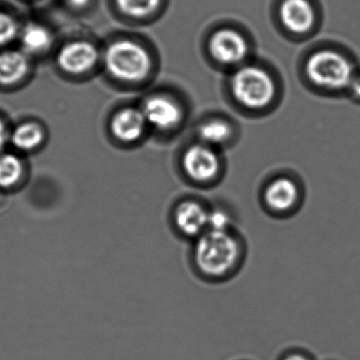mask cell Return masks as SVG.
<instances>
[{
	"instance_id": "cell-1",
	"label": "cell",
	"mask_w": 360,
	"mask_h": 360,
	"mask_svg": "<svg viewBox=\"0 0 360 360\" xmlns=\"http://www.w3.org/2000/svg\"><path fill=\"white\" fill-rule=\"evenodd\" d=\"M161 71V56L149 37L117 31L102 41L101 75L113 89L126 94L153 87Z\"/></svg>"
},
{
	"instance_id": "cell-2",
	"label": "cell",
	"mask_w": 360,
	"mask_h": 360,
	"mask_svg": "<svg viewBox=\"0 0 360 360\" xmlns=\"http://www.w3.org/2000/svg\"><path fill=\"white\" fill-rule=\"evenodd\" d=\"M222 91L225 102L238 115L263 119L279 108L283 79L275 66L256 56L224 75Z\"/></svg>"
},
{
	"instance_id": "cell-3",
	"label": "cell",
	"mask_w": 360,
	"mask_h": 360,
	"mask_svg": "<svg viewBox=\"0 0 360 360\" xmlns=\"http://www.w3.org/2000/svg\"><path fill=\"white\" fill-rule=\"evenodd\" d=\"M357 71L351 54L330 41L311 46L298 63V77L303 87L320 98L347 96Z\"/></svg>"
},
{
	"instance_id": "cell-4",
	"label": "cell",
	"mask_w": 360,
	"mask_h": 360,
	"mask_svg": "<svg viewBox=\"0 0 360 360\" xmlns=\"http://www.w3.org/2000/svg\"><path fill=\"white\" fill-rule=\"evenodd\" d=\"M206 64L223 75L256 58V43L252 33L233 20L212 25L201 41Z\"/></svg>"
},
{
	"instance_id": "cell-5",
	"label": "cell",
	"mask_w": 360,
	"mask_h": 360,
	"mask_svg": "<svg viewBox=\"0 0 360 360\" xmlns=\"http://www.w3.org/2000/svg\"><path fill=\"white\" fill-rule=\"evenodd\" d=\"M139 106L150 134L172 138L180 134L191 117V101L174 86H158L143 92Z\"/></svg>"
},
{
	"instance_id": "cell-6",
	"label": "cell",
	"mask_w": 360,
	"mask_h": 360,
	"mask_svg": "<svg viewBox=\"0 0 360 360\" xmlns=\"http://www.w3.org/2000/svg\"><path fill=\"white\" fill-rule=\"evenodd\" d=\"M52 64L58 77L70 83H86L101 75L102 41L86 35H73L58 41Z\"/></svg>"
},
{
	"instance_id": "cell-7",
	"label": "cell",
	"mask_w": 360,
	"mask_h": 360,
	"mask_svg": "<svg viewBox=\"0 0 360 360\" xmlns=\"http://www.w3.org/2000/svg\"><path fill=\"white\" fill-rule=\"evenodd\" d=\"M319 0H274L271 20L278 32L292 43L313 39L322 26Z\"/></svg>"
},
{
	"instance_id": "cell-8",
	"label": "cell",
	"mask_w": 360,
	"mask_h": 360,
	"mask_svg": "<svg viewBox=\"0 0 360 360\" xmlns=\"http://www.w3.org/2000/svg\"><path fill=\"white\" fill-rule=\"evenodd\" d=\"M239 252L238 242L229 231H207L198 240L195 262L206 275L219 277L235 266Z\"/></svg>"
},
{
	"instance_id": "cell-9",
	"label": "cell",
	"mask_w": 360,
	"mask_h": 360,
	"mask_svg": "<svg viewBox=\"0 0 360 360\" xmlns=\"http://www.w3.org/2000/svg\"><path fill=\"white\" fill-rule=\"evenodd\" d=\"M106 131L111 142L121 147L136 146L150 134L138 102L111 109L106 117Z\"/></svg>"
},
{
	"instance_id": "cell-10",
	"label": "cell",
	"mask_w": 360,
	"mask_h": 360,
	"mask_svg": "<svg viewBox=\"0 0 360 360\" xmlns=\"http://www.w3.org/2000/svg\"><path fill=\"white\" fill-rule=\"evenodd\" d=\"M170 0H108L113 18L129 27H147L159 22Z\"/></svg>"
},
{
	"instance_id": "cell-11",
	"label": "cell",
	"mask_w": 360,
	"mask_h": 360,
	"mask_svg": "<svg viewBox=\"0 0 360 360\" xmlns=\"http://www.w3.org/2000/svg\"><path fill=\"white\" fill-rule=\"evenodd\" d=\"M37 64L18 46L0 50V91L14 92L26 87L34 77Z\"/></svg>"
},
{
	"instance_id": "cell-12",
	"label": "cell",
	"mask_w": 360,
	"mask_h": 360,
	"mask_svg": "<svg viewBox=\"0 0 360 360\" xmlns=\"http://www.w3.org/2000/svg\"><path fill=\"white\" fill-rule=\"evenodd\" d=\"M195 140L221 150L231 146L239 136V125L225 112L205 113L193 126Z\"/></svg>"
},
{
	"instance_id": "cell-13",
	"label": "cell",
	"mask_w": 360,
	"mask_h": 360,
	"mask_svg": "<svg viewBox=\"0 0 360 360\" xmlns=\"http://www.w3.org/2000/svg\"><path fill=\"white\" fill-rule=\"evenodd\" d=\"M58 41L51 25L41 18H31L22 20L16 46L37 63L50 58Z\"/></svg>"
},
{
	"instance_id": "cell-14",
	"label": "cell",
	"mask_w": 360,
	"mask_h": 360,
	"mask_svg": "<svg viewBox=\"0 0 360 360\" xmlns=\"http://www.w3.org/2000/svg\"><path fill=\"white\" fill-rule=\"evenodd\" d=\"M195 140L187 145L182 155V166L187 176L197 182H210L221 172L220 153Z\"/></svg>"
},
{
	"instance_id": "cell-15",
	"label": "cell",
	"mask_w": 360,
	"mask_h": 360,
	"mask_svg": "<svg viewBox=\"0 0 360 360\" xmlns=\"http://www.w3.org/2000/svg\"><path fill=\"white\" fill-rule=\"evenodd\" d=\"M49 138L47 126L37 117H26L11 126L9 144L18 153L41 150Z\"/></svg>"
},
{
	"instance_id": "cell-16",
	"label": "cell",
	"mask_w": 360,
	"mask_h": 360,
	"mask_svg": "<svg viewBox=\"0 0 360 360\" xmlns=\"http://www.w3.org/2000/svg\"><path fill=\"white\" fill-rule=\"evenodd\" d=\"M176 226L189 237L203 235L208 229V212L195 201L182 202L174 212Z\"/></svg>"
},
{
	"instance_id": "cell-17",
	"label": "cell",
	"mask_w": 360,
	"mask_h": 360,
	"mask_svg": "<svg viewBox=\"0 0 360 360\" xmlns=\"http://www.w3.org/2000/svg\"><path fill=\"white\" fill-rule=\"evenodd\" d=\"M298 197V187L294 181L288 178L276 179L264 191L265 203L274 212H285L292 210Z\"/></svg>"
},
{
	"instance_id": "cell-18",
	"label": "cell",
	"mask_w": 360,
	"mask_h": 360,
	"mask_svg": "<svg viewBox=\"0 0 360 360\" xmlns=\"http://www.w3.org/2000/svg\"><path fill=\"white\" fill-rule=\"evenodd\" d=\"M26 166L20 153L16 151L0 153V188L11 189L24 180Z\"/></svg>"
},
{
	"instance_id": "cell-19",
	"label": "cell",
	"mask_w": 360,
	"mask_h": 360,
	"mask_svg": "<svg viewBox=\"0 0 360 360\" xmlns=\"http://www.w3.org/2000/svg\"><path fill=\"white\" fill-rule=\"evenodd\" d=\"M22 20L15 10L0 5V50L18 45Z\"/></svg>"
},
{
	"instance_id": "cell-20",
	"label": "cell",
	"mask_w": 360,
	"mask_h": 360,
	"mask_svg": "<svg viewBox=\"0 0 360 360\" xmlns=\"http://www.w3.org/2000/svg\"><path fill=\"white\" fill-rule=\"evenodd\" d=\"M60 3L71 15L83 16L96 8L98 0H60Z\"/></svg>"
},
{
	"instance_id": "cell-21",
	"label": "cell",
	"mask_w": 360,
	"mask_h": 360,
	"mask_svg": "<svg viewBox=\"0 0 360 360\" xmlns=\"http://www.w3.org/2000/svg\"><path fill=\"white\" fill-rule=\"evenodd\" d=\"M231 223V218L225 210H214L208 212V231H227Z\"/></svg>"
},
{
	"instance_id": "cell-22",
	"label": "cell",
	"mask_w": 360,
	"mask_h": 360,
	"mask_svg": "<svg viewBox=\"0 0 360 360\" xmlns=\"http://www.w3.org/2000/svg\"><path fill=\"white\" fill-rule=\"evenodd\" d=\"M11 126L7 117L4 113L0 112V153L5 151L6 147L9 144Z\"/></svg>"
},
{
	"instance_id": "cell-23",
	"label": "cell",
	"mask_w": 360,
	"mask_h": 360,
	"mask_svg": "<svg viewBox=\"0 0 360 360\" xmlns=\"http://www.w3.org/2000/svg\"><path fill=\"white\" fill-rule=\"evenodd\" d=\"M347 96H349L356 103H360V70L356 72Z\"/></svg>"
},
{
	"instance_id": "cell-24",
	"label": "cell",
	"mask_w": 360,
	"mask_h": 360,
	"mask_svg": "<svg viewBox=\"0 0 360 360\" xmlns=\"http://www.w3.org/2000/svg\"><path fill=\"white\" fill-rule=\"evenodd\" d=\"M20 1L29 6H41L48 3L49 0H20Z\"/></svg>"
},
{
	"instance_id": "cell-25",
	"label": "cell",
	"mask_w": 360,
	"mask_h": 360,
	"mask_svg": "<svg viewBox=\"0 0 360 360\" xmlns=\"http://www.w3.org/2000/svg\"><path fill=\"white\" fill-rule=\"evenodd\" d=\"M284 360H309L304 356L299 355V354H294V355L288 356Z\"/></svg>"
}]
</instances>
